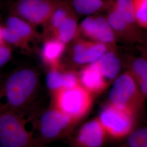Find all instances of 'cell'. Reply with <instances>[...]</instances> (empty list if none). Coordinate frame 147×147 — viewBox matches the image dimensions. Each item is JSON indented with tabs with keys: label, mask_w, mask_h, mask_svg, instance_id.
I'll list each match as a JSON object with an SVG mask.
<instances>
[{
	"label": "cell",
	"mask_w": 147,
	"mask_h": 147,
	"mask_svg": "<svg viewBox=\"0 0 147 147\" xmlns=\"http://www.w3.org/2000/svg\"><path fill=\"white\" fill-rule=\"evenodd\" d=\"M110 102L131 109L139 116L145 107L146 98L136 80L128 71L117 77L109 92Z\"/></svg>",
	"instance_id": "obj_1"
},
{
	"label": "cell",
	"mask_w": 147,
	"mask_h": 147,
	"mask_svg": "<svg viewBox=\"0 0 147 147\" xmlns=\"http://www.w3.org/2000/svg\"><path fill=\"white\" fill-rule=\"evenodd\" d=\"M138 115L126 107L109 102L105 106L98 117L107 135L115 139L127 137L136 128Z\"/></svg>",
	"instance_id": "obj_2"
},
{
	"label": "cell",
	"mask_w": 147,
	"mask_h": 147,
	"mask_svg": "<svg viewBox=\"0 0 147 147\" xmlns=\"http://www.w3.org/2000/svg\"><path fill=\"white\" fill-rule=\"evenodd\" d=\"M92 94L80 85L70 89L62 87L56 90V109L69 116L72 121H76L88 112L93 102Z\"/></svg>",
	"instance_id": "obj_3"
},
{
	"label": "cell",
	"mask_w": 147,
	"mask_h": 147,
	"mask_svg": "<svg viewBox=\"0 0 147 147\" xmlns=\"http://www.w3.org/2000/svg\"><path fill=\"white\" fill-rule=\"evenodd\" d=\"M67 1L17 0L11 5L10 14L24 19L34 26H43L53 12Z\"/></svg>",
	"instance_id": "obj_4"
},
{
	"label": "cell",
	"mask_w": 147,
	"mask_h": 147,
	"mask_svg": "<svg viewBox=\"0 0 147 147\" xmlns=\"http://www.w3.org/2000/svg\"><path fill=\"white\" fill-rule=\"evenodd\" d=\"M37 75L30 69H23L13 74L5 87L6 97L10 105H23L32 94L37 85Z\"/></svg>",
	"instance_id": "obj_5"
},
{
	"label": "cell",
	"mask_w": 147,
	"mask_h": 147,
	"mask_svg": "<svg viewBox=\"0 0 147 147\" xmlns=\"http://www.w3.org/2000/svg\"><path fill=\"white\" fill-rule=\"evenodd\" d=\"M81 36L116 49L117 39L106 16L97 13L85 18L79 24L75 37Z\"/></svg>",
	"instance_id": "obj_6"
},
{
	"label": "cell",
	"mask_w": 147,
	"mask_h": 147,
	"mask_svg": "<svg viewBox=\"0 0 147 147\" xmlns=\"http://www.w3.org/2000/svg\"><path fill=\"white\" fill-rule=\"evenodd\" d=\"M31 136L17 116L6 113L0 118V143L3 147H22L31 141Z\"/></svg>",
	"instance_id": "obj_7"
},
{
	"label": "cell",
	"mask_w": 147,
	"mask_h": 147,
	"mask_svg": "<svg viewBox=\"0 0 147 147\" xmlns=\"http://www.w3.org/2000/svg\"><path fill=\"white\" fill-rule=\"evenodd\" d=\"M106 16L117 39L129 44H141L144 34L143 30L127 21L116 9L111 0H106Z\"/></svg>",
	"instance_id": "obj_8"
},
{
	"label": "cell",
	"mask_w": 147,
	"mask_h": 147,
	"mask_svg": "<svg viewBox=\"0 0 147 147\" xmlns=\"http://www.w3.org/2000/svg\"><path fill=\"white\" fill-rule=\"evenodd\" d=\"M111 49H116L104 43L77 37L75 38L72 47L74 61L81 64L93 63Z\"/></svg>",
	"instance_id": "obj_9"
},
{
	"label": "cell",
	"mask_w": 147,
	"mask_h": 147,
	"mask_svg": "<svg viewBox=\"0 0 147 147\" xmlns=\"http://www.w3.org/2000/svg\"><path fill=\"white\" fill-rule=\"evenodd\" d=\"M72 121L69 116L56 109L49 111L40 119V131L42 136L47 138H55Z\"/></svg>",
	"instance_id": "obj_10"
},
{
	"label": "cell",
	"mask_w": 147,
	"mask_h": 147,
	"mask_svg": "<svg viewBox=\"0 0 147 147\" xmlns=\"http://www.w3.org/2000/svg\"><path fill=\"white\" fill-rule=\"evenodd\" d=\"M107 136L105 128L99 118L90 121L82 127L78 140L85 147H99L103 144Z\"/></svg>",
	"instance_id": "obj_11"
},
{
	"label": "cell",
	"mask_w": 147,
	"mask_h": 147,
	"mask_svg": "<svg viewBox=\"0 0 147 147\" xmlns=\"http://www.w3.org/2000/svg\"><path fill=\"white\" fill-rule=\"evenodd\" d=\"M80 80L82 86L92 94L102 92L108 84L107 80L94 62L90 63L81 71Z\"/></svg>",
	"instance_id": "obj_12"
},
{
	"label": "cell",
	"mask_w": 147,
	"mask_h": 147,
	"mask_svg": "<svg viewBox=\"0 0 147 147\" xmlns=\"http://www.w3.org/2000/svg\"><path fill=\"white\" fill-rule=\"evenodd\" d=\"M94 63L108 80L116 79L121 71V61L116 55L115 49L106 51Z\"/></svg>",
	"instance_id": "obj_13"
},
{
	"label": "cell",
	"mask_w": 147,
	"mask_h": 147,
	"mask_svg": "<svg viewBox=\"0 0 147 147\" xmlns=\"http://www.w3.org/2000/svg\"><path fill=\"white\" fill-rule=\"evenodd\" d=\"M5 25L29 42L39 37L34 29L35 26L19 16L11 15L7 19Z\"/></svg>",
	"instance_id": "obj_14"
},
{
	"label": "cell",
	"mask_w": 147,
	"mask_h": 147,
	"mask_svg": "<svg viewBox=\"0 0 147 147\" xmlns=\"http://www.w3.org/2000/svg\"><path fill=\"white\" fill-rule=\"evenodd\" d=\"M78 14L74 11L63 21L61 25L49 37H51L67 44L74 39L78 28Z\"/></svg>",
	"instance_id": "obj_15"
},
{
	"label": "cell",
	"mask_w": 147,
	"mask_h": 147,
	"mask_svg": "<svg viewBox=\"0 0 147 147\" xmlns=\"http://www.w3.org/2000/svg\"><path fill=\"white\" fill-rule=\"evenodd\" d=\"M128 71L136 80L144 96L147 99V57L134 58Z\"/></svg>",
	"instance_id": "obj_16"
},
{
	"label": "cell",
	"mask_w": 147,
	"mask_h": 147,
	"mask_svg": "<svg viewBox=\"0 0 147 147\" xmlns=\"http://www.w3.org/2000/svg\"><path fill=\"white\" fill-rule=\"evenodd\" d=\"M65 45L55 38H47L42 49L43 60L50 65H56L65 51Z\"/></svg>",
	"instance_id": "obj_17"
},
{
	"label": "cell",
	"mask_w": 147,
	"mask_h": 147,
	"mask_svg": "<svg viewBox=\"0 0 147 147\" xmlns=\"http://www.w3.org/2000/svg\"><path fill=\"white\" fill-rule=\"evenodd\" d=\"M74 11L69 0L59 6L43 26L44 33L48 36L47 38L50 37L58 29L66 18Z\"/></svg>",
	"instance_id": "obj_18"
},
{
	"label": "cell",
	"mask_w": 147,
	"mask_h": 147,
	"mask_svg": "<svg viewBox=\"0 0 147 147\" xmlns=\"http://www.w3.org/2000/svg\"><path fill=\"white\" fill-rule=\"evenodd\" d=\"M75 11L80 15L90 16L105 10L106 0H69Z\"/></svg>",
	"instance_id": "obj_19"
},
{
	"label": "cell",
	"mask_w": 147,
	"mask_h": 147,
	"mask_svg": "<svg viewBox=\"0 0 147 147\" xmlns=\"http://www.w3.org/2000/svg\"><path fill=\"white\" fill-rule=\"evenodd\" d=\"M4 41L10 45L23 49L28 50L30 49L29 42L5 25H1L0 27V42Z\"/></svg>",
	"instance_id": "obj_20"
},
{
	"label": "cell",
	"mask_w": 147,
	"mask_h": 147,
	"mask_svg": "<svg viewBox=\"0 0 147 147\" xmlns=\"http://www.w3.org/2000/svg\"><path fill=\"white\" fill-rule=\"evenodd\" d=\"M136 24L143 30L147 31V0H131Z\"/></svg>",
	"instance_id": "obj_21"
},
{
	"label": "cell",
	"mask_w": 147,
	"mask_h": 147,
	"mask_svg": "<svg viewBox=\"0 0 147 147\" xmlns=\"http://www.w3.org/2000/svg\"><path fill=\"white\" fill-rule=\"evenodd\" d=\"M127 144L131 147H147V127L135 129L127 137Z\"/></svg>",
	"instance_id": "obj_22"
},
{
	"label": "cell",
	"mask_w": 147,
	"mask_h": 147,
	"mask_svg": "<svg viewBox=\"0 0 147 147\" xmlns=\"http://www.w3.org/2000/svg\"><path fill=\"white\" fill-rule=\"evenodd\" d=\"M63 75L56 70L50 71L47 76L46 84L49 89L57 90L63 87Z\"/></svg>",
	"instance_id": "obj_23"
},
{
	"label": "cell",
	"mask_w": 147,
	"mask_h": 147,
	"mask_svg": "<svg viewBox=\"0 0 147 147\" xmlns=\"http://www.w3.org/2000/svg\"><path fill=\"white\" fill-rule=\"evenodd\" d=\"M9 44L4 41L0 42V65L2 67L11 58V49Z\"/></svg>",
	"instance_id": "obj_24"
},
{
	"label": "cell",
	"mask_w": 147,
	"mask_h": 147,
	"mask_svg": "<svg viewBox=\"0 0 147 147\" xmlns=\"http://www.w3.org/2000/svg\"><path fill=\"white\" fill-rule=\"evenodd\" d=\"M78 80L73 73L69 72L63 75V88L67 89L73 88L78 86Z\"/></svg>",
	"instance_id": "obj_25"
},
{
	"label": "cell",
	"mask_w": 147,
	"mask_h": 147,
	"mask_svg": "<svg viewBox=\"0 0 147 147\" xmlns=\"http://www.w3.org/2000/svg\"><path fill=\"white\" fill-rule=\"evenodd\" d=\"M141 44L142 45L141 50H142L143 56L147 57V39L143 38V41L141 43Z\"/></svg>",
	"instance_id": "obj_26"
},
{
	"label": "cell",
	"mask_w": 147,
	"mask_h": 147,
	"mask_svg": "<svg viewBox=\"0 0 147 147\" xmlns=\"http://www.w3.org/2000/svg\"><path fill=\"white\" fill-rule=\"evenodd\" d=\"M143 38H146V39H147V33H144V37H143Z\"/></svg>",
	"instance_id": "obj_27"
}]
</instances>
